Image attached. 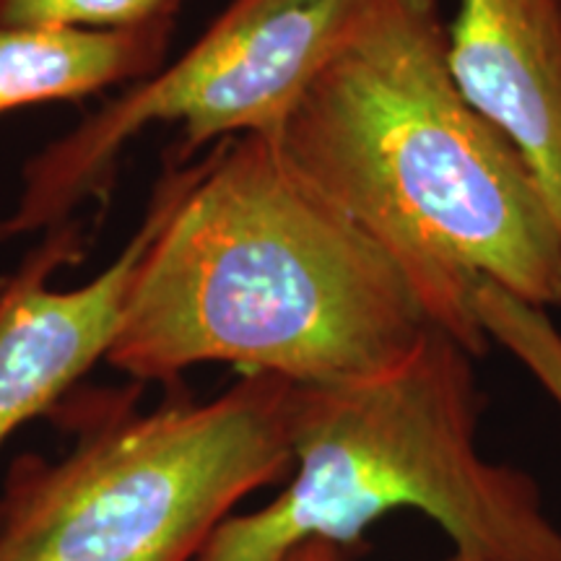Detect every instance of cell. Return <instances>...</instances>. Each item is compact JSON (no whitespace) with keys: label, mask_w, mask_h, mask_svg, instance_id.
<instances>
[{"label":"cell","mask_w":561,"mask_h":561,"mask_svg":"<svg viewBox=\"0 0 561 561\" xmlns=\"http://www.w3.org/2000/svg\"><path fill=\"white\" fill-rule=\"evenodd\" d=\"M430 328L403 271L278 140L240 136L191 164L107 362L136 380L227 362L244 375L341 385L396 367Z\"/></svg>","instance_id":"2"},{"label":"cell","mask_w":561,"mask_h":561,"mask_svg":"<svg viewBox=\"0 0 561 561\" xmlns=\"http://www.w3.org/2000/svg\"><path fill=\"white\" fill-rule=\"evenodd\" d=\"M380 0H231L185 55L53 140L24 167L0 240L60 227L100 193L123 146L180 123L185 151L240 136L276 138L305 91Z\"/></svg>","instance_id":"5"},{"label":"cell","mask_w":561,"mask_h":561,"mask_svg":"<svg viewBox=\"0 0 561 561\" xmlns=\"http://www.w3.org/2000/svg\"><path fill=\"white\" fill-rule=\"evenodd\" d=\"M284 561H356L351 546L333 541H307L294 549Z\"/></svg>","instance_id":"11"},{"label":"cell","mask_w":561,"mask_h":561,"mask_svg":"<svg viewBox=\"0 0 561 561\" xmlns=\"http://www.w3.org/2000/svg\"><path fill=\"white\" fill-rule=\"evenodd\" d=\"M447 60L528 167L561 234V0H458Z\"/></svg>","instance_id":"7"},{"label":"cell","mask_w":561,"mask_h":561,"mask_svg":"<svg viewBox=\"0 0 561 561\" xmlns=\"http://www.w3.org/2000/svg\"><path fill=\"white\" fill-rule=\"evenodd\" d=\"M180 193V180H161L125 250L79 289L55 291L47 284L60 265L79 261L83 240L76 224L55 227L50 240L0 280V445L107 359L138 265Z\"/></svg>","instance_id":"6"},{"label":"cell","mask_w":561,"mask_h":561,"mask_svg":"<svg viewBox=\"0 0 561 561\" xmlns=\"http://www.w3.org/2000/svg\"><path fill=\"white\" fill-rule=\"evenodd\" d=\"M473 359L430 328L380 375L297 385L289 486L227 517L195 561H284L307 541L351 546L396 510L439 523L460 551L561 561V530L536 481L483 458Z\"/></svg>","instance_id":"3"},{"label":"cell","mask_w":561,"mask_h":561,"mask_svg":"<svg viewBox=\"0 0 561 561\" xmlns=\"http://www.w3.org/2000/svg\"><path fill=\"white\" fill-rule=\"evenodd\" d=\"M174 21L140 30H0V115L66 102L128 79H149L164 60Z\"/></svg>","instance_id":"8"},{"label":"cell","mask_w":561,"mask_h":561,"mask_svg":"<svg viewBox=\"0 0 561 561\" xmlns=\"http://www.w3.org/2000/svg\"><path fill=\"white\" fill-rule=\"evenodd\" d=\"M476 314L489 341L523 364L561 413V331L551 314L491 284L476 294Z\"/></svg>","instance_id":"9"},{"label":"cell","mask_w":561,"mask_h":561,"mask_svg":"<svg viewBox=\"0 0 561 561\" xmlns=\"http://www.w3.org/2000/svg\"><path fill=\"white\" fill-rule=\"evenodd\" d=\"M182 0H0V30H140L174 21Z\"/></svg>","instance_id":"10"},{"label":"cell","mask_w":561,"mask_h":561,"mask_svg":"<svg viewBox=\"0 0 561 561\" xmlns=\"http://www.w3.org/2000/svg\"><path fill=\"white\" fill-rule=\"evenodd\" d=\"M442 561H510V559H502V557H494V553H476V551H460L455 549L450 557L442 559Z\"/></svg>","instance_id":"12"},{"label":"cell","mask_w":561,"mask_h":561,"mask_svg":"<svg viewBox=\"0 0 561 561\" xmlns=\"http://www.w3.org/2000/svg\"><path fill=\"white\" fill-rule=\"evenodd\" d=\"M294 392L252 371L208 403L104 424L58 462L16 460L0 561H195L234 504L291 471Z\"/></svg>","instance_id":"4"},{"label":"cell","mask_w":561,"mask_h":561,"mask_svg":"<svg viewBox=\"0 0 561 561\" xmlns=\"http://www.w3.org/2000/svg\"><path fill=\"white\" fill-rule=\"evenodd\" d=\"M473 356L483 284L561 307V234L536 180L453 79L439 0H380L276 136Z\"/></svg>","instance_id":"1"}]
</instances>
